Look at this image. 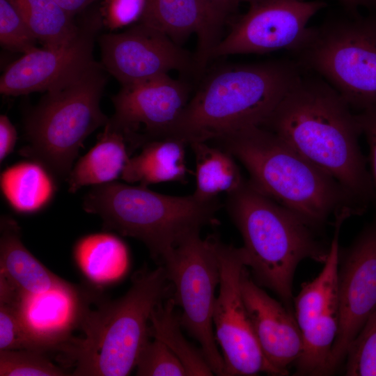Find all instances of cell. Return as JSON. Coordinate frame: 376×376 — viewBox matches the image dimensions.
I'll return each instance as SVG.
<instances>
[{
    "instance_id": "1",
    "label": "cell",
    "mask_w": 376,
    "mask_h": 376,
    "mask_svg": "<svg viewBox=\"0 0 376 376\" xmlns=\"http://www.w3.org/2000/svg\"><path fill=\"white\" fill-rule=\"evenodd\" d=\"M261 126L334 178L364 208L374 200L356 114L327 81L301 75Z\"/></svg>"
},
{
    "instance_id": "2",
    "label": "cell",
    "mask_w": 376,
    "mask_h": 376,
    "mask_svg": "<svg viewBox=\"0 0 376 376\" xmlns=\"http://www.w3.org/2000/svg\"><path fill=\"white\" fill-rule=\"evenodd\" d=\"M297 61L228 65L211 72L162 138L189 145L261 126L302 75Z\"/></svg>"
},
{
    "instance_id": "3",
    "label": "cell",
    "mask_w": 376,
    "mask_h": 376,
    "mask_svg": "<svg viewBox=\"0 0 376 376\" xmlns=\"http://www.w3.org/2000/svg\"><path fill=\"white\" fill-rule=\"evenodd\" d=\"M212 142L243 164L257 190L315 230L331 216L361 215L366 210L334 178L263 126L249 127Z\"/></svg>"
},
{
    "instance_id": "4",
    "label": "cell",
    "mask_w": 376,
    "mask_h": 376,
    "mask_svg": "<svg viewBox=\"0 0 376 376\" xmlns=\"http://www.w3.org/2000/svg\"><path fill=\"white\" fill-rule=\"evenodd\" d=\"M170 284L162 265L155 269L144 268L134 275L123 296L115 300L98 299L84 318L81 336H73L60 351L75 367L71 375H129L150 340L152 313L169 297Z\"/></svg>"
},
{
    "instance_id": "5",
    "label": "cell",
    "mask_w": 376,
    "mask_h": 376,
    "mask_svg": "<svg viewBox=\"0 0 376 376\" xmlns=\"http://www.w3.org/2000/svg\"><path fill=\"white\" fill-rule=\"evenodd\" d=\"M226 206L242 235L241 249L253 280L273 291L288 308L298 265L304 259L324 263L329 247L317 240L315 229L249 180L227 194Z\"/></svg>"
},
{
    "instance_id": "6",
    "label": "cell",
    "mask_w": 376,
    "mask_h": 376,
    "mask_svg": "<svg viewBox=\"0 0 376 376\" xmlns=\"http://www.w3.org/2000/svg\"><path fill=\"white\" fill-rule=\"evenodd\" d=\"M82 207L99 216L105 230L142 242L159 265L185 238L217 224L221 204L219 198L170 196L113 181L93 186Z\"/></svg>"
},
{
    "instance_id": "7",
    "label": "cell",
    "mask_w": 376,
    "mask_h": 376,
    "mask_svg": "<svg viewBox=\"0 0 376 376\" xmlns=\"http://www.w3.org/2000/svg\"><path fill=\"white\" fill-rule=\"evenodd\" d=\"M105 72L94 60L46 91L26 116L28 144L19 154L43 165L56 180H67L85 139L109 119L100 105Z\"/></svg>"
},
{
    "instance_id": "8",
    "label": "cell",
    "mask_w": 376,
    "mask_h": 376,
    "mask_svg": "<svg viewBox=\"0 0 376 376\" xmlns=\"http://www.w3.org/2000/svg\"><path fill=\"white\" fill-rule=\"evenodd\" d=\"M350 16L313 27L295 53L301 68L322 76L361 111L376 105V17Z\"/></svg>"
},
{
    "instance_id": "9",
    "label": "cell",
    "mask_w": 376,
    "mask_h": 376,
    "mask_svg": "<svg viewBox=\"0 0 376 376\" xmlns=\"http://www.w3.org/2000/svg\"><path fill=\"white\" fill-rule=\"evenodd\" d=\"M180 322L196 340L214 375H225V363L219 351L213 326L215 290L219 282L215 235L202 239L200 233L189 235L162 259Z\"/></svg>"
},
{
    "instance_id": "10",
    "label": "cell",
    "mask_w": 376,
    "mask_h": 376,
    "mask_svg": "<svg viewBox=\"0 0 376 376\" xmlns=\"http://www.w3.org/2000/svg\"><path fill=\"white\" fill-rule=\"evenodd\" d=\"M215 246L219 282L213 326L222 350L225 375H277L260 347L243 299L241 276L246 266L242 249L228 245L216 236Z\"/></svg>"
},
{
    "instance_id": "11",
    "label": "cell",
    "mask_w": 376,
    "mask_h": 376,
    "mask_svg": "<svg viewBox=\"0 0 376 376\" xmlns=\"http://www.w3.org/2000/svg\"><path fill=\"white\" fill-rule=\"evenodd\" d=\"M247 11L230 22V29L212 58L263 54L280 49L295 52L308 40L310 19L327 6L322 0H244Z\"/></svg>"
},
{
    "instance_id": "12",
    "label": "cell",
    "mask_w": 376,
    "mask_h": 376,
    "mask_svg": "<svg viewBox=\"0 0 376 376\" xmlns=\"http://www.w3.org/2000/svg\"><path fill=\"white\" fill-rule=\"evenodd\" d=\"M102 63L122 86L168 75L194 72V56L161 31L139 22L99 38Z\"/></svg>"
},
{
    "instance_id": "13",
    "label": "cell",
    "mask_w": 376,
    "mask_h": 376,
    "mask_svg": "<svg viewBox=\"0 0 376 376\" xmlns=\"http://www.w3.org/2000/svg\"><path fill=\"white\" fill-rule=\"evenodd\" d=\"M376 309V219L345 250L338 269V329L333 345L334 373L350 345Z\"/></svg>"
},
{
    "instance_id": "14",
    "label": "cell",
    "mask_w": 376,
    "mask_h": 376,
    "mask_svg": "<svg viewBox=\"0 0 376 376\" xmlns=\"http://www.w3.org/2000/svg\"><path fill=\"white\" fill-rule=\"evenodd\" d=\"M96 295L66 281L38 293L17 290L15 306L25 349L60 351L80 329Z\"/></svg>"
},
{
    "instance_id": "15",
    "label": "cell",
    "mask_w": 376,
    "mask_h": 376,
    "mask_svg": "<svg viewBox=\"0 0 376 376\" xmlns=\"http://www.w3.org/2000/svg\"><path fill=\"white\" fill-rule=\"evenodd\" d=\"M102 19L80 24L77 36L56 48H36L11 63L0 79V92L6 95L45 92L94 61V38Z\"/></svg>"
},
{
    "instance_id": "16",
    "label": "cell",
    "mask_w": 376,
    "mask_h": 376,
    "mask_svg": "<svg viewBox=\"0 0 376 376\" xmlns=\"http://www.w3.org/2000/svg\"><path fill=\"white\" fill-rule=\"evenodd\" d=\"M189 86L164 75L123 85L112 97L110 120L118 127L140 133L148 140L162 138L176 122L189 100Z\"/></svg>"
},
{
    "instance_id": "17",
    "label": "cell",
    "mask_w": 376,
    "mask_h": 376,
    "mask_svg": "<svg viewBox=\"0 0 376 376\" xmlns=\"http://www.w3.org/2000/svg\"><path fill=\"white\" fill-rule=\"evenodd\" d=\"M241 290L260 347L277 375L288 374L302 349V331L288 308L270 297L251 277L246 267Z\"/></svg>"
},
{
    "instance_id": "18",
    "label": "cell",
    "mask_w": 376,
    "mask_h": 376,
    "mask_svg": "<svg viewBox=\"0 0 376 376\" xmlns=\"http://www.w3.org/2000/svg\"><path fill=\"white\" fill-rule=\"evenodd\" d=\"M139 22L161 31L179 45L195 33L198 45L193 56L197 74L212 58L224 26L202 0H147Z\"/></svg>"
},
{
    "instance_id": "19",
    "label": "cell",
    "mask_w": 376,
    "mask_h": 376,
    "mask_svg": "<svg viewBox=\"0 0 376 376\" xmlns=\"http://www.w3.org/2000/svg\"><path fill=\"white\" fill-rule=\"evenodd\" d=\"M144 143L141 134L124 130L109 118L94 146L72 167L66 180L68 191L116 181L133 152Z\"/></svg>"
},
{
    "instance_id": "20",
    "label": "cell",
    "mask_w": 376,
    "mask_h": 376,
    "mask_svg": "<svg viewBox=\"0 0 376 376\" xmlns=\"http://www.w3.org/2000/svg\"><path fill=\"white\" fill-rule=\"evenodd\" d=\"M0 274L19 291L38 293L65 281L47 269L24 245L17 221L3 216L0 222Z\"/></svg>"
},
{
    "instance_id": "21",
    "label": "cell",
    "mask_w": 376,
    "mask_h": 376,
    "mask_svg": "<svg viewBox=\"0 0 376 376\" xmlns=\"http://www.w3.org/2000/svg\"><path fill=\"white\" fill-rule=\"evenodd\" d=\"M73 258L81 274L96 288L119 281L129 262L125 244L109 230L80 237L74 246Z\"/></svg>"
},
{
    "instance_id": "22",
    "label": "cell",
    "mask_w": 376,
    "mask_h": 376,
    "mask_svg": "<svg viewBox=\"0 0 376 376\" xmlns=\"http://www.w3.org/2000/svg\"><path fill=\"white\" fill-rule=\"evenodd\" d=\"M177 139L148 140L139 154L127 161L121 175L127 183L148 187L167 182H183L187 177L185 146Z\"/></svg>"
},
{
    "instance_id": "23",
    "label": "cell",
    "mask_w": 376,
    "mask_h": 376,
    "mask_svg": "<svg viewBox=\"0 0 376 376\" xmlns=\"http://www.w3.org/2000/svg\"><path fill=\"white\" fill-rule=\"evenodd\" d=\"M347 218L345 214L336 217L334 236L322 271L313 281L304 283L294 299L295 317L301 331L322 315L338 309L339 233Z\"/></svg>"
},
{
    "instance_id": "24",
    "label": "cell",
    "mask_w": 376,
    "mask_h": 376,
    "mask_svg": "<svg viewBox=\"0 0 376 376\" xmlns=\"http://www.w3.org/2000/svg\"><path fill=\"white\" fill-rule=\"evenodd\" d=\"M0 187L10 207L22 214L43 210L56 190L55 178L43 165L31 159L6 168L1 173Z\"/></svg>"
},
{
    "instance_id": "25",
    "label": "cell",
    "mask_w": 376,
    "mask_h": 376,
    "mask_svg": "<svg viewBox=\"0 0 376 376\" xmlns=\"http://www.w3.org/2000/svg\"><path fill=\"white\" fill-rule=\"evenodd\" d=\"M196 161V189L194 194L203 199L218 198L238 189L245 182L235 158L228 151L209 142L189 144Z\"/></svg>"
},
{
    "instance_id": "26",
    "label": "cell",
    "mask_w": 376,
    "mask_h": 376,
    "mask_svg": "<svg viewBox=\"0 0 376 376\" xmlns=\"http://www.w3.org/2000/svg\"><path fill=\"white\" fill-rule=\"evenodd\" d=\"M173 297H168L152 313L150 336L163 342L179 359L189 375H214L201 350H198L182 333Z\"/></svg>"
},
{
    "instance_id": "27",
    "label": "cell",
    "mask_w": 376,
    "mask_h": 376,
    "mask_svg": "<svg viewBox=\"0 0 376 376\" xmlns=\"http://www.w3.org/2000/svg\"><path fill=\"white\" fill-rule=\"evenodd\" d=\"M31 32L45 48L71 41L80 24L54 0H14Z\"/></svg>"
},
{
    "instance_id": "28",
    "label": "cell",
    "mask_w": 376,
    "mask_h": 376,
    "mask_svg": "<svg viewBox=\"0 0 376 376\" xmlns=\"http://www.w3.org/2000/svg\"><path fill=\"white\" fill-rule=\"evenodd\" d=\"M338 329V311L335 309L302 331V349L295 363V375L318 376L332 374L331 354Z\"/></svg>"
},
{
    "instance_id": "29",
    "label": "cell",
    "mask_w": 376,
    "mask_h": 376,
    "mask_svg": "<svg viewBox=\"0 0 376 376\" xmlns=\"http://www.w3.org/2000/svg\"><path fill=\"white\" fill-rule=\"evenodd\" d=\"M31 349L0 350L1 376H62L66 372L45 354Z\"/></svg>"
},
{
    "instance_id": "30",
    "label": "cell",
    "mask_w": 376,
    "mask_h": 376,
    "mask_svg": "<svg viewBox=\"0 0 376 376\" xmlns=\"http://www.w3.org/2000/svg\"><path fill=\"white\" fill-rule=\"evenodd\" d=\"M344 373L347 376H376V309L350 345Z\"/></svg>"
},
{
    "instance_id": "31",
    "label": "cell",
    "mask_w": 376,
    "mask_h": 376,
    "mask_svg": "<svg viewBox=\"0 0 376 376\" xmlns=\"http://www.w3.org/2000/svg\"><path fill=\"white\" fill-rule=\"evenodd\" d=\"M37 41L15 1L0 0L1 45L24 54L36 48Z\"/></svg>"
},
{
    "instance_id": "32",
    "label": "cell",
    "mask_w": 376,
    "mask_h": 376,
    "mask_svg": "<svg viewBox=\"0 0 376 376\" xmlns=\"http://www.w3.org/2000/svg\"><path fill=\"white\" fill-rule=\"evenodd\" d=\"M139 376H185V368L161 340H149L141 350L136 367Z\"/></svg>"
},
{
    "instance_id": "33",
    "label": "cell",
    "mask_w": 376,
    "mask_h": 376,
    "mask_svg": "<svg viewBox=\"0 0 376 376\" xmlns=\"http://www.w3.org/2000/svg\"><path fill=\"white\" fill-rule=\"evenodd\" d=\"M17 290L8 282H0V350L25 349L15 299Z\"/></svg>"
},
{
    "instance_id": "34",
    "label": "cell",
    "mask_w": 376,
    "mask_h": 376,
    "mask_svg": "<svg viewBox=\"0 0 376 376\" xmlns=\"http://www.w3.org/2000/svg\"><path fill=\"white\" fill-rule=\"evenodd\" d=\"M147 0H107L102 13V24L111 30L139 22Z\"/></svg>"
},
{
    "instance_id": "35",
    "label": "cell",
    "mask_w": 376,
    "mask_h": 376,
    "mask_svg": "<svg viewBox=\"0 0 376 376\" xmlns=\"http://www.w3.org/2000/svg\"><path fill=\"white\" fill-rule=\"evenodd\" d=\"M356 117L369 147L370 173L376 200V105L359 111Z\"/></svg>"
},
{
    "instance_id": "36",
    "label": "cell",
    "mask_w": 376,
    "mask_h": 376,
    "mask_svg": "<svg viewBox=\"0 0 376 376\" xmlns=\"http://www.w3.org/2000/svg\"><path fill=\"white\" fill-rule=\"evenodd\" d=\"M17 139L15 126L6 115L0 116V162L13 150Z\"/></svg>"
},
{
    "instance_id": "37",
    "label": "cell",
    "mask_w": 376,
    "mask_h": 376,
    "mask_svg": "<svg viewBox=\"0 0 376 376\" xmlns=\"http://www.w3.org/2000/svg\"><path fill=\"white\" fill-rule=\"evenodd\" d=\"M207 8L223 24L230 22L241 2L244 0H202Z\"/></svg>"
},
{
    "instance_id": "38",
    "label": "cell",
    "mask_w": 376,
    "mask_h": 376,
    "mask_svg": "<svg viewBox=\"0 0 376 376\" xmlns=\"http://www.w3.org/2000/svg\"><path fill=\"white\" fill-rule=\"evenodd\" d=\"M70 15L75 17L76 14L81 13L92 3L97 0H54Z\"/></svg>"
},
{
    "instance_id": "39",
    "label": "cell",
    "mask_w": 376,
    "mask_h": 376,
    "mask_svg": "<svg viewBox=\"0 0 376 376\" xmlns=\"http://www.w3.org/2000/svg\"><path fill=\"white\" fill-rule=\"evenodd\" d=\"M348 14L356 15L359 8H376V0H338Z\"/></svg>"
},
{
    "instance_id": "40",
    "label": "cell",
    "mask_w": 376,
    "mask_h": 376,
    "mask_svg": "<svg viewBox=\"0 0 376 376\" xmlns=\"http://www.w3.org/2000/svg\"><path fill=\"white\" fill-rule=\"evenodd\" d=\"M375 15V17H376V15Z\"/></svg>"
}]
</instances>
